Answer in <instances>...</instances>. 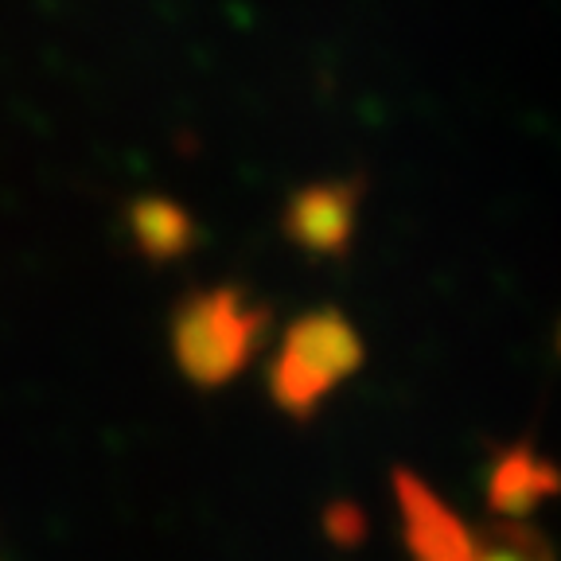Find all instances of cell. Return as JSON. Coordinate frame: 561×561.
Returning a JSON list of instances; mask_svg holds the SVG:
<instances>
[{
    "instance_id": "7",
    "label": "cell",
    "mask_w": 561,
    "mask_h": 561,
    "mask_svg": "<svg viewBox=\"0 0 561 561\" xmlns=\"http://www.w3.org/2000/svg\"><path fill=\"white\" fill-rule=\"evenodd\" d=\"M476 561H553V546L526 523H495L480 538Z\"/></svg>"
},
{
    "instance_id": "6",
    "label": "cell",
    "mask_w": 561,
    "mask_h": 561,
    "mask_svg": "<svg viewBox=\"0 0 561 561\" xmlns=\"http://www.w3.org/2000/svg\"><path fill=\"white\" fill-rule=\"evenodd\" d=\"M125 227H129V242L140 257L149 262H175L195 250L199 242V227L180 203L164 199V195H140L125 210Z\"/></svg>"
},
{
    "instance_id": "2",
    "label": "cell",
    "mask_w": 561,
    "mask_h": 561,
    "mask_svg": "<svg viewBox=\"0 0 561 561\" xmlns=\"http://www.w3.org/2000/svg\"><path fill=\"white\" fill-rule=\"evenodd\" d=\"M363 359H367V347L359 328L340 308H316L285 328L265 386L280 413H289L293 421H312L324 398L340 382H347L363 367Z\"/></svg>"
},
{
    "instance_id": "3",
    "label": "cell",
    "mask_w": 561,
    "mask_h": 561,
    "mask_svg": "<svg viewBox=\"0 0 561 561\" xmlns=\"http://www.w3.org/2000/svg\"><path fill=\"white\" fill-rule=\"evenodd\" d=\"M363 180H316L289 195L280 210V234L308 257H343L359 227Z\"/></svg>"
},
{
    "instance_id": "9",
    "label": "cell",
    "mask_w": 561,
    "mask_h": 561,
    "mask_svg": "<svg viewBox=\"0 0 561 561\" xmlns=\"http://www.w3.org/2000/svg\"><path fill=\"white\" fill-rule=\"evenodd\" d=\"M558 355H561V324H558Z\"/></svg>"
},
{
    "instance_id": "4",
    "label": "cell",
    "mask_w": 561,
    "mask_h": 561,
    "mask_svg": "<svg viewBox=\"0 0 561 561\" xmlns=\"http://www.w3.org/2000/svg\"><path fill=\"white\" fill-rule=\"evenodd\" d=\"M394 500L402 511L405 546H410L413 561H476L480 542L465 526V518L410 468L394 472Z\"/></svg>"
},
{
    "instance_id": "8",
    "label": "cell",
    "mask_w": 561,
    "mask_h": 561,
    "mask_svg": "<svg viewBox=\"0 0 561 561\" xmlns=\"http://www.w3.org/2000/svg\"><path fill=\"white\" fill-rule=\"evenodd\" d=\"M324 530H328V538H332L335 546H355L363 538V515H359V507L355 503H332L328 507V515H324Z\"/></svg>"
},
{
    "instance_id": "5",
    "label": "cell",
    "mask_w": 561,
    "mask_h": 561,
    "mask_svg": "<svg viewBox=\"0 0 561 561\" xmlns=\"http://www.w3.org/2000/svg\"><path fill=\"white\" fill-rule=\"evenodd\" d=\"M561 495V465L538 453L530 440H515L488 465L483 476V500L495 515L526 518L546 500Z\"/></svg>"
},
{
    "instance_id": "1",
    "label": "cell",
    "mask_w": 561,
    "mask_h": 561,
    "mask_svg": "<svg viewBox=\"0 0 561 561\" xmlns=\"http://www.w3.org/2000/svg\"><path fill=\"white\" fill-rule=\"evenodd\" d=\"M273 328L270 305L242 285L187 293L172 312L168 340L180 375L199 390H219L234 382Z\"/></svg>"
}]
</instances>
